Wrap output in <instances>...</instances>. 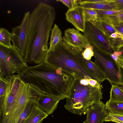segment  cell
Wrapping results in <instances>:
<instances>
[{"label":"cell","instance_id":"cell-1","mask_svg":"<svg viewBox=\"0 0 123 123\" xmlns=\"http://www.w3.org/2000/svg\"><path fill=\"white\" fill-rule=\"evenodd\" d=\"M55 16L54 7L42 2L39 3L30 13L24 56L27 63L39 64L44 62Z\"/></svg>","mask_w":123,"mask_h":123},{"label":"cell","instance_id":"cell-2","mask_svg":"<svg viewBox=\"0 0 123 123\" xmlns=\"http://www.w3.org/2000/svg\"><path fill=\"white\" fill-rule=\"evenodd\" d=\"M18 74L25 83L60 100L69 96L75 79L71 74L44 62L28 66Z\"/></svg>","mask_w":123,"mask_h":123},{"label":"cell","instance_id":"cell-3","mask_svg":"<svg viewBox=\"0 0 123 123\" xmlns=\"http://www.w3.org/2000/svg\"><path fill=\"white\" fill-rule=\"evenodd\" d=\"M83 52L63 40L54 47L49 49L44 62L71 74L76 79L97 80L87 67L83 55Z\"/></svg>","mask_w":123,"mask_h":123},{"label":"cell","instance_id":"cell-4","mask_svg":"<svg viewBox=\"0 0 123 123\" xmlns=\"http://www.w3.org/2000/svg\"><path fill=\"white\" fill-rule=\"evenodd\" d=\"M93 79H75L64 105L74 114L82 116L86 109L103 98L102 85Z\"/></svg>","mask_w":123,"mask_h":123},{"label":"cell","instance_id":"cell-5","mask_svg":"<svg viewBox=\"0 0 123 123\" xmlns=\"http://www.w3.org/2000/svg\"><path fill=\"white\" fill-rule=\"evenodd\" d=\"M28 66L24 57L16 49L0 45V77L18 73Z\"/></svg>","mask_w":123,"mask_h":123},{"label":"cell","instance_id":"cell-6","mask_svg":"<svg viewBox=\"0 0 123 123\" xmlns=\"http://www.w3.org/2000/svg\"><path fill=\"white\" fill-rule=\"evenodd\" d=\"M93 47L95 58L94 62L105 73L106 79L111 84L123 86V71L117 62L110 55Z\"/></svg>","mask_w":123,"mask_h":123},{"label":"cell","instance_id":"cell-7","mask_svg":"<svg viewBox=\"0 0 123 123\" xmlns=\"http://www.w3.org/2000/svg\"><path fill=\"white\" fill-rule=\"evenodd\" d=\"M91 44L101 52L111 55L115 51L97 20L86 21L83 32Z\"/></svg>","mask_w":123,"mask_h":123},{"label":"cell","instance_id":"cell-8","mask_svg":"<svg viewBox=\"0 0 123 123\" xmlns=\"http://www.w3.org/2000/svg\"><path fill=\"white\" fill-rule=\"evenodd\" d=\"M29 85V98L32 99L36 104L47 115L52 114L61 100Z\"/></svg>","mask_w":123,"mask_h":123},{"label":"cell","instance_id":"cell-9","mask_svg":"<svg viewBox=\"0 0 123 123\" xmlns=\"http://www.w3.org/2000/svg\"><path fill=\"white\" fill-rule=\"evenodd\" d=\"M30 12H25L21 24L12 29V46L24 57L29 29Z\"/></svg>","mask_w":123,"mask_h":123},{"label":"cell","instance_id":"cell-10","mask_svg":"<svg viewBox=\"0 0 123 123\" xmlns=\"http://www.w3.org/2000/svg\"><path fill=\"white\" fill-rule=\"evenodd\" d=\"M105 104L101 101L95 102L89 106L84 113L86 115L87 123H103L108 112Z\"/></svg>","mask_w":123,"mask_h":123},{"label":"cell","instance_id":"cell-11","mask_svg":"<svg viewBox=\"0 0 123 123\" xmlns=\"http://www.w3.org/2000/svg\"><path fill=\"white\" fill-rule=\"evenodd\" d=\"M63 40L67 43L83 51V49L91 45L86 37L80 31L74 28L68 29L64 32Z\"/></svg>","mask_w":123,"mask_h":123},{"label":"cell","instance_id":"cell-12","mask_svg":"<svg viewBox=\"0 0 123 123\" xmlns=\"http://www.w3.org/2000/svg\"><path fill=\"white\" fill-rule=\"evenodd\" d=\"M66 19L72 24L77 30L84 32L86 21L84 8L79 6L73 9L68 10L65 14Z\"/></svg>","mask_w":123,"mask_h":123},{"label":"cell","instance_id":"cell-13","mask_svg":"<svg viewBox=\"0 0 123 123\" xmlns=\"http://www.w3.org/2000/svg\"><path fill=\"white\" fill-rule=\"evenodd\" d=\"M79 6L83 8L97 10L116 9L113 0H106L104 2L97 3L91 2L81 0Z\"/></svg>","mask_w":123,"mask_h":123},{"label":"cell","instance_id":"cell-14","mask_svg":"<svg viewBox=\"0 0 123 123\" xmlns=\"http://www.w3.org/2000/svg\"><path fill=\"white\" fill-rule=\"evenodd\" d=\"M48 116L42 111L34 103L23 123H40Z\"/></svg>","mask_w":123,"mask_h":123},{"label":"cell","instance_id":"cell-15","mask_svg":"<svg viewBox=\"0 0 123 123\" xmlns=\"http://www.w3.org/2000/svg\"><path fill=\"white\" fill-rule=\"evenodd\" d=\"M84 59L88 68L93 74L98 81L101 83L106 79L105 73L94 62L84 58Z\"/></svg>","mask_w":123,"mask_h":123},{"label":"cell","instance_id":"cell-16","mask_svg":"<svg viewBox=\"0 0 123 123\" xmlns=\"http://www.w3.org/2000/svg\"><path fill=\"white\" fill-rule=\"evenodd\" d=\"M62 32L58 26L56 24L51 31L49 47V49L53 48L63 40Z\"/></svg>","mask_w":123,"mask_h":123},{"label":"cell","instance_id":"cell-17","mask_svg":"<svg viewBox=\"0 0 123 123\" xmlns=\"http://www.w3.org/2000/svg\"><path fill=\"white\" fill-rule=\"evenodd\" d=\"M105 104L108 112L123 115V101H107Z\"/></svg>","mask_w":123,"mask_h":123},{"label":"cell","instance_id":"cell-18","mask_svg":"<svg viewBox=\"0 0 123 123\" xmlns=\"http://www.w3.org/2000/svg\"><path fill=\"white\" fill-rule=\"evenodd\" d=\"M109 101H123V88L120 85L112 84Z\"/></svg>","mask_w":123,"mask_h":123},{"label":"cell","instance_id":"cell-19","mask_svg":"<svg viewBox=\"0 0 123 123\" xmlns=\"http://www.w3.org/2000/svg\"><path fill=\"white\" fill-rule=\"evenodd\" d=\"M12 35L6 29L1 28L0 30V45L8 48L12 46L11 43Z\"/></svg>","mask_w":123,"mask_h":123},{"label":"cell","instance_id":"cell-20","mask_svg":"<svg viewBox=\"0 0 123 123\" xmlns=\"http://www.w3.org/2000/svg\"><path fill=\"white\" fill-rule=\"evenodd\" d=\"M97 20L103 31L108 38L112 34L117 32L112 24L107 21L103 20Z\"/></svg>","mask_w":123,"mask_h":123},{"label":"cell","instance_id":"cell-21","mask_svg":"<svg viewBox=\"0 0 123 123\" xmlns=\"http://www.w3.org/2000/svg\"><path fill=\"white\" fill-rule=\"evenodd\" d=\"M108 39L114 50L123 45V36L117 32L112 34Z\"/></svg>","mask_w":123,"mask_h":123},{"label":"cell","instance_id":"cell-22","mask_svg":"<svg viewBox=\"0 0 123 123\" xmlns=\"http://www.w3.org/2000/svg\"><path fill=\"white\" fill-rule=\"evenodd\" d=\"M97 20H100L107 17L114 16L123 12V9L107 10H97Z\"/></svg>","mask_w":123,"mask_h":123},{"label":"cell","instance_id":"cell-23","mask_svg":"<svg viewBox=\"0 0 123 123\" xmlns=\"http://www.w3.org/2000/svg\"><path fill=\"white\" fill-rule=\"evenodd\" d=\"M34 103V100L29 98L24 111L21 115L18 123H23L29 114Z\"/></svg>","mask_w":123,"mask_h":123},{"label":"cell","instance_id":"cell-24","mask_svg":"<svg viewBox=\"0 0 123 123\" xmlns=\"http://www.w3.org/2000/svg\"><path fill=\"white\" fill-rule=\"evenodd\" d=\"M84 9V14L86 22L98 19V13L96 10L87 8Z\"/></svg>","mask_w":123,"mask_h":123},{"label":"cell","instance_id":"cell-25","mask_svg":"<svg viewBox=\"0 0 123 123\" xmlns=\"http://www.w3.org/2000/svg\"><path fill=\"white\" fill-rule=\"evenodd\" d=\"M104 121H112L117 123H123V115L108 112Z\"/></svg>","mask_w":123,"mask_h":123},{"label":"cell","instance_id":"cell-26","mask_svg":"<svg viewBox=\"0 0 123 123\" xmlns=\"http://www.w3.org/2000/svg\"><path fill=\"white\" fill-rule=\"evenodd\" d=\"M100 20L106 21L112 25L123 22V12L116 15L106 17Z\"/></svg>","mask_w":123,"mask_h":123},{"label":"cell","instance_id":"cell-27","mask_svg":"<svg viewBox=\"0 0 123 123\" xmlns=\"http://www.w3.org/2000/svg\"><path fill=\"white\" fill-rule=\"evenodd\" d=\"M81 0H59L60 1L66 6L69 10L73 9L79 6Z\"/></svg>","mask_w":123,"mask_h":123},{"label":"cell","instance_id":"cell-28","mask_svg":"<svg viewBox=\"0 0 123 123\" xmlns=\"http://www.w3.org/2000/svg\"><path fill=\"white\" fill-rule=\"evenodd\" d=\"M85 49L82 53L83 57L85 59L90 60L91 57L94 55L93 46L91 44Z\"/></svg>","mask_w":123,"mask_h":123},{"label":"cell","instance_id":"cell-29","mask_svg":"<svg viewBox=\"0 0 123 123\" xmlns=\"http://www.w3.org/2000/svg\"><path fill=\"white\" fill-rule=\"evenodd\" d=\"M110 56L116 62L118 59L123 58V45L115 49L114 52Z\"/></svg>","mask_w":123,"mask_h":123},{"label":"cell","instance_id":"cell-30","mask_svg":"<svg viewBox=\"0 0 123 123\" xmlns=\"http://www.w3.org/2000/svg\"><path fill=\"white\" fill-rule=\"evenodd\" d=\"M112 25L117 32L123 36V22L117 23Z\"/></svg>","mask_w":123,"mask_h":123},{"label":"cell","instance_id":"cell-31","mask_svg":"<svg viewBox=\"0 0 123 123\" xmlns=\"http://www.w3.org/2000/svg\"><path fill=\"white\" fill-rule=\"evenodd\" d=\"M116 7V9H123V0H113Z\"/></svg>","mask_w":123,"mask_h":123},{"label":"cell","instance_id":"cell-32","mask_svg":"<svg viewBox=\"0 0 123 123\" xmlns=\"http://www.w3.org/2000/svg\"><path fill=\"white\" fill-rule=\"evenodd\" d=\"M117 62L120 66L123 71V58L118 59Z\"/></svg>","mask_w":123,"mask_h":123},{"label":"cell","instance_id":"cell-33","mask_svg":"<svg viewBox=\"0 0 123 123\" xmlns=\"http://www.w3.org/2000/svg\"><path fill=\"white\" fill-rule=\"evenodd\" d=\"M87 123V122L86 121H85L83 123Z\"/></svg>","mask_w":123,"mask_h":123},{"label":"cell","instance_id":"cell-34","mask_svg":"<svg viewBox=\"0 0 123 123\" xmlns=\"http://www.w3.org/2000/svg\"><path fill=\"white\" fill-rule=\"evenodd\" d=\"M42 123V122H40V123Z\"/></svg>","mask_w":123,"mask_h":123}]
</instances>
